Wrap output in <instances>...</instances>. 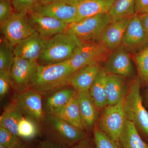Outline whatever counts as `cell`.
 <instances>
[{"mask_svg": "<svg viewBox=\"0 0 148 148\" xmlns=\"http://www.w3.org/2000/svg\"><path fill=\"white\" fill-rule=\"evenodd\" d=\"M75 71L69 61L49 65H39L31 89L47 96L70 86Z\"/></svg>", "mask_w": 148, "mask_h": 148, "instance_id": "1", "label": "cell"}, {"mask_svg": "<svg viewBox=\"0 0 148 148\" xmlns=\"http://www.w3.org/2000/svg\"><path fill=\"white\" fill-rule=\"evenodd\" d=\"M141 82L137 76L130 81L123 102L127 120L132 123L138 131L148 138V112L143 105L140 93Z\"/></svg>", "mask_w": 148, "mask_h": 148, "instance_id": "2", "label": "cell"}, {"mask_svg": "<svg viewBox=\"0 0 148 148\" xmlns=\"http://www.w3.org/2000/svg\"><path fill=\"white\" fill-rule=\"evenodd\" d=\"M79 41L72 35L63 33L44 40V45L38 62L49 65L67 61L73 57Z\"/></svg>", "mask_w": 148, "mask_h": 148, "instance_id": "3", "label": "cell"}, {"mask_svg": "<svg viewBox=\"0 0 148 148\" xmlns=\"http://www.w3.org/2000/svg\"><path fill=\"white\" fill-rule=\"evenodd\" d=\"M43 123L48 140L69 147L87 137L84 130L51 114H46Z\"/></svg>", "mask_w": 148, "mask_h": 148, "instance_id": "4", "label": "cell"}, {"mask_svg": "<svg viewBox=\"0 0 148 148\" xmlns=\"http://www.w3.org/2000/svg\"><path fill=\"white\" fill-rule=\"evenodd\" d=\"M112 21L108 12L100 14L68 24L64 33L74 36L79 42L100 41L103 32Z\"/></svg>", "mask_w": 148, "mask_h": 148, "instance_id": "5", "label": "cell"}, {"mask_svg": "<svg viewBox=\"0 0 148 148\" xmlns=\"http://www.w3.org/2000/svg\"><path fill=\"white\" fill-rule=\"evenodd\" d=\"M101 41L79 42L73 55L68 60L75 71L88 65L103 63L111 53Z\"/></svg>", "mask_w": 148, "mask_h": 148, "instance_id": "6", "label": "cell"}, {"mask_svg": "<svg viewBox=\"0 0 148 148\" xmlns=\"http://www.w3.org/2000/svg\"><path fill=\"white\" fill-rule=\"evenodd\" d=\"M124 98L116 105L106 106L98 120L97 128L118 142L127 120L123 110Z\"/></svg>", "mask_w": 148, "mask_h": 148, "instance_id": "7", "label": "cell"}, {"mask_svg": "<svg viewBox=\"0 0 148 148\" xmlns=\"http://www.w3.org/2000/svg\"><path fill=\"white\" fill-rule=\"evenodd\" d=\"M39 65L37 61L14 57L10 73L11 86L14 92L31 89Z\"/></svg>", "mask_w": 148, "mask_h": 148, "instance_id": "8", "label": "cell"}, {"mask_svg": "<svg viewBox=\"0 0 148 148\" xmlns=\"http://www.w3.org/2000/svg\"><path fill=\"white\" fill-rule=\"evenodd\" d=\"M1 26L2 35L14 46L36 33L25 12H15Z\"/></svg>", "mask_w": 148, "mask_h": 148, "instance_id": "9", "label": "cell"}, {"mask_svg": "<svg viewBox=\"0 0 148 148\" xmlns=\"http://www.w3.org/2000/svg\"><path fill=\"white\" fill-rule=\"evenodd\" d=\"M42 95L33 89L15 92L12 103L19 108L24 116L29 118L38 124L43 123L46 114L43 110Z\"/></svg>", "mask_w": 148, "mask_h": 148, "instance_id": "10", "label": "cell"}, {"mask_svg": "<svg viewBox=\"0 0 148 148\" xmlns=\"http://www.w3.org/2000/svg\"><path fill=\"white\" fill-rule=\"evenodd\" d=\"M122 45L132 55L148 47V37L139 16H132L125 32Z\"/></svg>", "mask_w": 148, "mask_h": 148, "instance_id": "11", "label": "cell"}, {"mask_svg": "<svg viewBox=\"0 0 148 148\" xmlns=\"http://www.w3.org/2000/svg\"><path fill=\"white\" fill-rule=\"evenodd\" d=\"M104 63V67L108 74L132 77L135 74L130 53L122 45L111 51Z\"/></svg>", "mask_w": 148, "mask_h": 148, "instance_id": "12", "label": "cell"}, {"mask_svg": "<svg viewBox=\"0 0 148 148\" xmlns=\"http://www.w3.org/2000/svg\"><path fill=\"white\" fill-rule=\"evenodd\" d=\"M32 11L55 18L67 24L76 22L77 19L76 6L65 3L38 2Z\"/></svg>", "mask_w": 148, "mask_h": 148, "instance_id": "13", "label": "cell"}, {"mask_svg": "<svg viewBox=\"0 0 148 148\" xmlns=\"http://www.w3.org/2000/svg\"><path fill=\"white\" fill-rule=\"evenodd\" d=\"M28 16L36 33L44 40L64 33L69 24L32 11L28 12Z\"/></svg>", "mask_w": 148, "mask_h": 148, "instance_id": "14", "label": "cell"}, {"mask_svg": "<svg viewBox=\"0 0 148 148\" xmlns=\"http://www.w3.org/2000/svg\"><path fill=\"white\" fill-rule=\"evenodd\" d=\"M132 17L112 20L104 30L101 41L110 51L121 45L125 32Z\"/></svg>", "mask_w": 148, "mask_h": 148, "instance_id": "15", "label": "cell"}, {"mask_svg": "<svg viewBox=\"0 0 148 148\" xmlns=\"http://www.w3.org/2000/svg\"><path fill=\"white\" fill-rule=\"evenodd\" d=\"M44 45V40L37 33L14 46L15 57L38 61Z\"/></svg>", "mask_w": 148, "mask_h": 148, "instance_id": "16", "label": "cell"}, {"mask_svg": "<svg viewBox=\"0 0 148 148\" xmlns=\"http://www.w3.org/2000/svg\"><path fill=\"white\" fill-rule=\"evenodd\" d=\"M77 92L80 112L84 130L90 132L98 121L99 109L89 94V90Z\"/></svg>", "mask_w": 148, "mask_h": 148, "instance_id": "17", "label": "cell"}, {"mask_svg": "<svg viewBox=\"0 0 148 148\" xmlns=\"http://www.w3.org/2000/svg\"><path fill=\"white\" fill-rule=\"evenodd\" d=\"M101 64L88 65L77 71L70 83L77 92L89 90L101 67Z\"/></svg>", "mask_w": 148, "mask_h": 148, "instance_id": "18", "label": "cell"}, {"mask_svg": "<svg viewBox=\"0 0 148 148\" xmlns=\"http://www.w3.org/2000/svg\"><path fill=\"white\" fill-rule=\"evenodd\" d=\"M116 0H82L77 4L78 21L87 17L108 13ZM76 21V22H77Z\"/></svg>", "mask_w": 148, "mask_h": 148, "instance_id": "19", "label": "cell"}, {"mask_svg": "<svg viewBox=\"0 0 148 148\" xmlns=\"http://www.w3.org/2000/svg\"><path fill=\"white\" fill-rule=\"evenodd\" d=\"M126 78L121 76L108 74L106 84L107 106L116 105L125 98L127 89Z\"/></svg>", "mask_w": 148, "mask_h": 148, "instance_id": "20", "label": "cell"}, {"mask_svg": "<svg viewBox=\"0 0 148 148\" xmlns=\"http://www.w3.org/2000/svg\"><path fill=\"white\" fill-rule=\"evenodd\" d=\"M49 114L56 116L74 126L84 130L81 116L77 91L66 106L53 113Z\"/></svg>", "mask_w": 148, "mask_h": 148, "instance_id": "21", "label": "cell"}, {"mask_svg": "<svg viewBox=\"0 0 148 148\" xmlns=\"http://www.w3.org/2000/svg\"><path fill=\"white\" fill-rule=\"evenodd\" d=\"M108 73L101 66L98 75L89 90L92 101L99 110H103L107 106L106 80Z\"/></svg>", "mask_w": 148, "mask_h": 148, "instance_id": "22", "label": "cell"}, {"mask_svg": "<svg viewBox=\"0 0 148 148\" xmlns=\"http://www.w3.org/2000/svg\"><path fill=\"white\" fill-rule=\"evenodd\" d=\"M119 142L122 148H148L135 125L129 121L126 120Z\"/></svg>", "mask_w": 148, "mask_h": 148, "instance_id": "23", "label": "cell"}, {"mask_svg": "<svg viewBox=\"0 0 148 148\" xmlns=\"http://www.w3.org/2000/svg\"><path fill=\"white\" fill-rule=\"evenodd\" d=\"M24 116L20 110L12 102L4 109L0 117V126L8 130L19 138L18 125Z\"/></svg>", "mask_w": 148, "mask_h": 148, "instance_id": "24", "label": "cell"}, {"mask_svg": "<svg viewBox=\"0 0 148 148\" xmlns=\"http://www.w3.org/2000/svg\"><path fill=\"white\" fill-rule=\"evenodd\" d=\"M76 91L71 86H67L47 96L45 103L47 113H53L63 108L71 100Z\"/></svg>", "mask_w": 148, "mask_h": 148, "instance_id": "25", "label": "cell"}, {"mask_svg": "<svg viewBox=\"0 0 148 148\" xmlns=\"http://www.w3.org/2000/svg\"><path fill=\"white\" fill-rule=\"evenodd\" d=\"M0 40V73L10 74L15 57L14 46L2 35Z\"/></svg>", "mask_w": 148, "mask_h": 148, "instance_id": "26", "label": "cell"}, {"mask_svg": "<svg viewBox=\"0 0 148 148\" xmlns=\"http://www.w3.org/2000/svg\"><path fill=\"white\" fill-rule=\"evenodd\" d=\"M135 0H116L108 12L112 20L132 17L135 14Z\"/></svg>", "mask_w": 148, "mask_h": 148, "instance_id": "27", "label": "cell"}, {"mask_svg": "<svg viewBox=\"0 0 148 148\" xmlns=\"http://www.w3.org/2000/svg\"><path fill=\"white\" fill-rule=\"evenodd\" d=\"M132 55L142 84L148 87V47Z\"/></svg>", "mask_w": 148, "mask_h": 148, "instance_id": "28", "label": "cell"}, {"mask_svg": "<svg viewBox=\"0 0 148 148\" xmlns=\"http://www.w3.org/2000/svg\"><path fill=\"white\" fill-rule=\"evenodd\" d=\"M18 137L26 140L36 138L39 132V124L34 120L24 116L19 122Z\"/></svg>", "mask_w": 148, "mask_h": 148, "instance_id": "29", "label": "cell"}, {"mask_svg": "<svg viewBox=\"0 0 148 148\" xmlns=\"http://www.w3.org/2000/svg\"><path fill=\"white\" fill-rule=\"evenodd\" d=\"M93 133L95 148H122L119 142L112 140L97 127Z\"/></svg>", "mask_w": 148, "mask_h": 148, "instance_id": "30", "label": "cell"}, {"mask_svg": "<svg viewBox=\"0 0 148 148\" xmlns=\"http://www.w3.org/2000/svg\"><path fill=\"white\" fill-rule=\"evenodd\" d=\"M21 144L20 138L8 130L0 126V145L7 148H16Z\"/></svg>", "mask_w": 148, "mask_h": 148, "instance_id": "31", "label": "cell"}, {"mask_svg": "<svg viewBox=\"0 0 148 148\" xmlns=\"http://www.w3.org/2000/svg\"><path fill=\"white\" fill-rule=\"evenodd\" d=\"M38 1L39 0H11L15 12L27 13L33 10Z\"/></svg>", "mask_w": 148, "mask_h": 148, "instance_id": "32", "label": "cell"}, {"mask_svg": "<svg viewBox=\"0 0 148 148\" xmlns=\"http://www.w3.org/2000/svg\"><path fill=\"white\" fill-rule=\"evenodd\" d=\"M11 0H0V25L15 12Z\"/></svg>", "mask_w": 148, "mask_h": 148, "instance_id": "33", "label": "cell"}, {"mask_svg": "<svg viewBox=\"0 0 148 148\" xmlns=\"http://www.w3.org/2000/svg\"><path fill=\"white\" fill-rule=\"evenodd\" d=\"M11 86L10 74L0 73V98L2 100L8 95Z\"/></svg>", "mask_w": 148, "mask_h": 148, "instance_id": "34", "label": "cell"}, {"mask_svg": "<svg viewBox=\"0 0 148 148\" xmlns=\"http://www.w3.org/2000/svg\"><path fill=\"white\" fill-rule=\"evenodd\" d=\"M148 12V0H135V14L137 15Z\"/></svg>", "mask_w": 148, "mask_h": 148, "instance_id": "35", "label": "cell"}, {"mask_svg": "<svg viewBox=\"0 0 148 148\" xmlns=\"http://www.w3.org/2000/svg\"><path fill=\"white\" fill-rule=\"evenodd\" d=\"M38 148H69V147L47 139L40 142Z\"/></svg>", "mask_w": 148, "mask_h": 148, "instance_id": "36", "label": "cell"}, {"mask_svg": "<svg viewBox=\"0 0 148 148\" xmlns=\"http://www.w3.org/2000/svg\"><path fill=\"white\" fill-rule=\"evenodd\" d=\"M72 148H95L94 144H92L89 138L86 137L79 141L72 147Z\"/></svg>", "mask_w": 148, "mask_h": 148, "instance_id": "37", "label": "cell"}, {"mask_svg": "<svg viewBox=\"0 0 148 148\" xmlns=\"http://www.w3.org/2000/svg\"><path fill=\"white\" fill-rule=\"evenodd\" d=\"M82 0H39L40 3H47L57 2L65 3L71 5H75Z\"/></svg>", "mask_w": 148, "mask_h": 148, "instance_id": "38", "label": "cell"}, {"mask_svg": "<svg viewBox=\"0 0 148 148\" xmlns=\"http://www.w3.org/2000/svg\"><path fill=\"white\" fill-rule=\"evenodd\" d=\"M143 28L148 37V12L138 15Z\"/></svg>", "mask_w": 148, "mask_h": 148, "instance_id": "39", "label": "cell"}, {"mask_svg": "<svg viewBox=\"0 0 148 148\" xmlns=\"http://www.w3.org/2000/svg\"><path fill=\"white\" fill-rule=\"evenodd\" d=\"M16 148H32L29 146L26 145H23V144H21L19 145L18 147H17Z\"/></svg>", "mask_w": 148, "mask_h": 148, "instance_id": "40", "label": "cell"}, {"mask_svg": "<svg viewBox=\"0 0 148 148\" xmlns=\"http://www.w3.org/2000/svg\"><path fill=\"white\" fill-rule=\"evenodd\" d=\"M147 105L148 106V89L147 90Z\"/></svg>", "mask_w": 148, "mask_h": 148, "instance_id": "41", "label": "cell"}, {"mask_svg": "<svg viewBox=\"0 0 148 148\" xmlns=\"http://www.w3.org/2000/svg\"><path fill=\"white\" fill-rule=\"evenodd\" d=\"M0 148H7L4 146L2 145H0Z\"/></svg>", "mask_w": 148, "mask_h": 148, "instance_id": "42", "label": "cell"}]
</instances>
